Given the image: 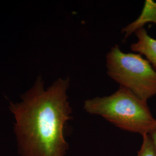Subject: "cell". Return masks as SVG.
<instances>
[{
  "label": "cell",
  "instance_id": "obj_1",
  "mask_svg": "<svg viewBox=\"0 0 156 156\" xmlns=\"http://www.w3.org/2000/svg\"><path fill=\"white\" fill-rule=\"evenodd\" d=\"M69 87V78H59L45 90L38 78L21 102L11 104L22 156H66L69 146L64 129L73 112L67 96Z\"/></svg>",
  "mask_w": 156,
  "mask_h": 156
},
{
  "label": "cell",
  "instance_id": "obj_2",
  "mask_svg": "<svg viewBox=\"0 0 156 156\" xmlns=\"http://www.w3.org/2000/svg\"><path fill=\"white\" fill-rule=\"evenodd\" d=\"M83 108L87 113L100 116L120 129L142 136L156 129V119L147 101L120 86L110 95L84 101Z\"/></svg>",
  "mask_w": 156,
  "mask_h": 156
},
{
  "label": "cell",
  "instance_id": "obj_3",
  "mask_svg": "<svg viewBox=\"0 0 156 156\" xmlns=\"http://www.w3.org/2000/svg\"><path fill=\"white\" fill-rule=\"evenodd\" d=\"M106 67L110 78L140 99L156 95V71L142 55L124 53L114 45L106 54Z\"/></svg>",
  "mask_w": 156,
  "mask_h": 156
},
{
  "label": "cell",
  "instance_id": "obj_4",
  "mask_svg": "<svg viewBox=\"0 0 156 156\" xmlns=\"http://www.w3.org/2000/svg\"><path fill=\"white\" fill-rule=\"evenodd\" d=\"M135 34L138 39L131 45V49L145 56L156 71V39L152 38L145 28L138 30Z\"/></svg>",
  "mask_w": 156,
  "mask_h": 156
},
{
  "label": "cell",
  "instance_id": "obj_5",
  "mask_svg": "<svg viewBox=\"0 0 156 156\" xmlns=\"http://www.w3.org/2000/svg\"><path fill=\"white\" fill-rule=\"evenodd\" d=\"M150 23H154L156 26V2L146 0L138 17L122 29V33L124 36V39L140 28H144L146 24Z\"/></svg>",
  "mask_w": 156,
  "mask_h": 156
},
{
  "label": "cell",
  "instance_id": "obj_6",
  "mask_svg": "<svg viewBox=\"0 0 156 156\" xmlns=\"http://www.w3.org/2000/svg\"><path fill=\"white\" fill-rule=\"evenodd\" d=\"M137 156H156V153L148 134L142 136V143Z\"/></svg>",
  "mask_w": 156,
  "mask_h": 156
},
{
  "label": "cell",
  "instance_id": "obj_7",
  "mask_svg": "<svg viewBox=\"0 0 156 156\" xmlns=\"http://www.w3.org/2000/svg\"><path fill=\"white\" fill-rule=\"evenodd\" d=\"M148 135L150 137V139L151 141V143L153 144V147L154 149V151L156 153V129Z\"/></svg>",
  "mask_w": 156,
  "mask_h": 156
}]
</instances>
